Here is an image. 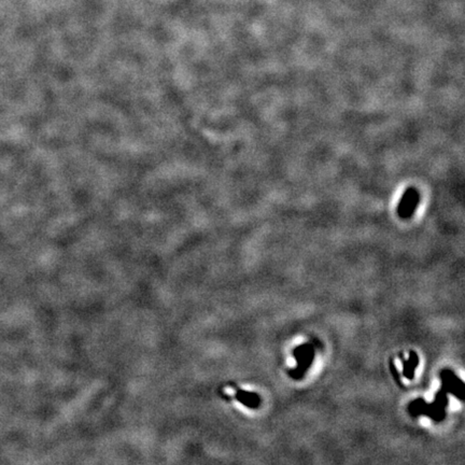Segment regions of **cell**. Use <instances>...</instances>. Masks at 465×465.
Masks as SVG:
<instances>
[{
    "label": "cell",
    "mask_w": 465,
    "mask_h": 465,
    "mask_svg": "<svg viewBox=\"0 0 465 465\" xmlns=\"http://www.w3.org/2000/svg\"><path fill=\"white\" fill-rule=\"evenodd\" d=\"M420 196L418 191L414 188H409L402 196L399 203V216L403 219H408L411 214L416 211L418 203H419Z\"/></svg>",
    "instance_id": "cell-1"
},
{
    "label": "cell",
    "mask_w": 465,
    "mask_h": 465,
    "mask_svg": "<svg viewBox=\"0 0 465 465\" xmlns=\"http://www.w3.org/2000/svg\"><path fill=\"white\" fill-rule=\"evenodd\" d=\"M294 356L299 361V367L298 369H296V373L298 374H295L294 376L296 378H299L300 376H303L305 370L311 365V362L313 360V349L311 346L306 344L304 346L296 348L294 351Z\"/></svg>",
    "instance_id": "cell-2"
},
{
    "label": "cell",
    "mask_w": 465,
    "mask_h": 465,
    "mask_svg": "<svg viewBox=\"0 0 465 465\" xmlns=\"http://www.w3.org/2000/svg\"><path fill=\"white\" fill-rule=\"evenodd\" d=\"M236 399L242 404H245L246 406L251 407V408H255V407H258L260 405V398L254 393L238 390L236 394Z\"/></svg>",
    "instance_id": "cell-3"
},
{
    "label": "cell",
    "mask_w": 465,
    "mask_h": 465,
    "mask_svg": "<svg viewBox=\"0 0 465 465\" xmlns=\"http://www.w3.org/2000/svg\"><path fill=\"white\" fill-rule=\"evenodd\" d=\"M418 363H419V360H418L417 354L415 352H411L409 361L404 362V375L408 379H411L415 376V368L417 367Z\"/></svg>",
    "instance_id": "cell-4"
}]
</instances>
